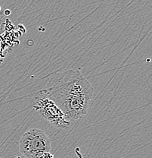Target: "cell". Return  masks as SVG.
I'll return each instance as SVG.
<instances>
[{"label": "cell", "mask_w": 152, "mask_h": 158, "mask_svg": "<svg viewBox=\"0 0 152 158\" xmlns=\"http://www.w3.org/2000/svg\"><path fill=\"white\" fill-rule=\"evenodd\" d=\"M50 85L40 94L52 100L69 123L87 114L91 105L93 88L80 71L70 70L58 74Z\"/></svg>", "instance_id": "6da1fadb"}, {"label": "cell", "mask_w": 152, "mask_h": 158, "mask_svg": "<svg viewBox=\"0 0 152 158\" xmlns=\"http://www.w3.org/2000/svg\"><path fill=\"white\" fill-rule=\"evenodd\" d=\"M50 151L51 140L43 130L32 128L21 136L20 152L26 158H40Z\"/></svg>", "instance_id": "7a4b0ae2"}, {"label": "cell", "mask_w": 152, "mask_h": 158, "mask_svg": "<svg viewBox=\"0 0 152 158\" xmlns=\"http://www.w3.org/2000/svg\"><path fill=\"white\" fill-rule=\"evenodd\" d=\"M34 108L40 112L44 118L57 127L66 128L71 125V123L65 120L63 113L58 106L49 99L40 94L37 98V103Z\"/></svg>", "instance_id": "3957f363"}, {"label": "cell", "mask_w": 152, "mask_h": 158, "mask_svg": "<svg viewBox=\"0 0 152 158\" xmlns=\"http://www.w3.org/2000/svg\"><path fill=\"white\" fill-rule=\"evenodd\" d=\"M40 158H54L53 154H51V152H46L42 155Z\"/></svg>", "instance_id": "277c9868"}]
</instances>
